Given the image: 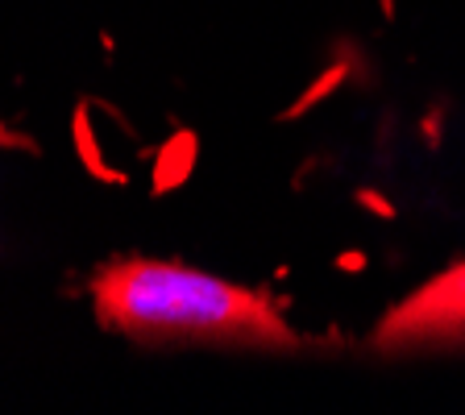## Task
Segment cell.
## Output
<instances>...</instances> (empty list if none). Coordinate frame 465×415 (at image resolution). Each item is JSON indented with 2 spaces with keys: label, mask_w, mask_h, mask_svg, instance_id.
<instances>
[{
  "label": "cell",
  "mask_w": 465,
  "mask_h": 415,
  "mask_svg": "<svg viewBox=\"0 0 465 415\" xmlns=\"http://www.w3.org/2000/svg\"><path fill=\"white\" fill-rule=\"evenodd\" d=\"M374 353H428L465 349V262L407 295L370 332Z\"/></svg>",
  "instance_id": "cell-2"
},
{
  "label": "cell",
  "mask_w": 465,
  "mask_h": 415,
  "mask_svg": "<svg viewBox=\"0 0 465 415\" xmlns=\"http://www.w3.org/2000/svg\"><path fill=\"white\" fill-rule=\"evenodd\" d=\"M92 300L104 329L137 345H242L291 353L303 337L279 316L266 295L216 274L150 258L100 266Z\"/></svg>",
  "instance_id": "cell-1"
}]
</instances>
